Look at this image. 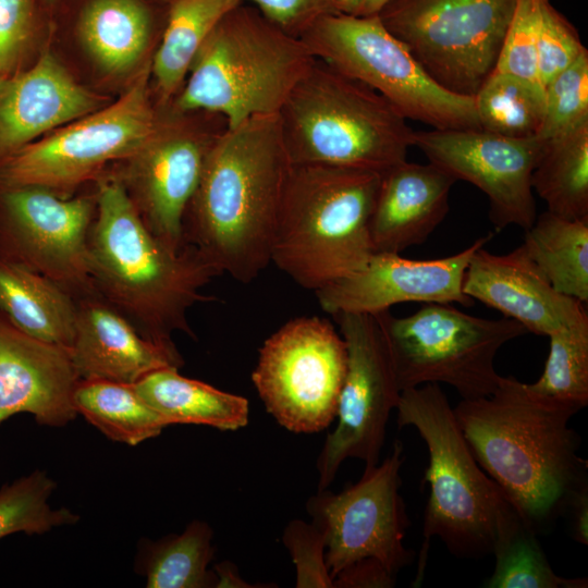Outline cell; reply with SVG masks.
<instances>
[{
  "mask_svg": "<svg viewBox=\"0 0 588 588\" xmlns=\"http://www.w3.org/2000/svg\"><path fill=\"white\" fill-rule=\"evenodd\" d=\"M32 27V0H0V81L17 72Z\"/></svg>",
  "mask_w": 588,
  "mask_h": 588,
  "instance_id": "obj_40",
  "label": "cell"
},
{
  "mask_svg": "<svg viewBox=\"0 0 588 588\" xmlns=\"http://www.w3.org/2000/svg\"><path fill=\"white\" fill-rule=\"evenodd\" d=\"M495 565L487 588H587V578H565L551 567L536 532L517 518L498 538Z\"/></svg>",
  "mask_w": 588,
  "mask_h": 588,
  "instance_id": "obj_33",
  "label": "cell"
},
{
  "mask_svg": "<svg viewBox=\"0 0 588 588\" xmlns=\"http://www.w3.org/2000/svg\"><path fill=\"white\" fill-rule=\"evenodd\" d=\"M474 103L482 131L513 138L541 131L546 93L538 81L493 71L474 95Z\"/></svg>",
  "mask_w": 588,
  "mask_h": 588,
  "instance_id": "obj_32",
  "label": "cell"
},
{
  "mask_svg": "<svg viewBox=\"0 0 588 588\" xmlns=\"http://www.w3.org/2000/svg\"><path fill=\"white\" fill-rule=\"evenodd\" d=\"M463 292L538 335L588 324L585 304L558 292L522 244L505 255L492 254L485 246L475 250L464 273Z\"/></svg>",
  "mask_w": 588,
  "mask_h": 588,
  "instance_id": "obj_19",
  "label": "cell"
},
{
  "mask_svg": "<svg viewBox=\"0 0 588 588\" xmlns=\"http://www.w3.org/2000/svg\"><path fill=\"white\" fill-rule=\"evenodd\" d=\"M346 367V344L332 323L299 317L264 342L252 381L279 425L315 433L336 418Z\"/></svg>",
  "mask_w": 588,
  "mask_h": 588,
  "instance_id": "obj_12",
  "label": "cell"
},
{
  "mask_svg": "<svg viewBox=\"0 0 588 588\" xmlns=\"http://www.w3.org/2000/svg\"><path fill=\"white\" fill-rule=\"evenodd\" d=\"M54 489L56 482L42 470L4 485L0 489V539L15 532L40 535L75 524L77 514L48 503Z\"/></svg>",
  "mask_w": 588,
  "mask_h": 588,
  "instance_id": "obj_34",
  "label": "cell"
},
{
  "mask_svg": "<svg viewBox=\"0 0 588 588\" xmlns=\"http://www.w3.org/2000/svg\"><path fill=\"white\" fill-rule=\"evenodd\" d=\"M546 109L538 136L549 139L588 123V50L546 87Z\"/></svg>",
  "mask_w": 588,
  "mask_h": 588,
  "instance_id": "obj_36",
  "label": "cell"
},
{
  "mask_svg": "<svg viewBox=\"0 0 588 588\" xmlns=\"http://www.w3.org/2000/svg\"><path fill=\"white\" fill-rule=\"evenodd\" d=\"M134 387L170 426L187 424L236 430L248 422L246 397L186 378L176 367L155 370Z\"/></svg>",
  "mask_w": 588,
  "mask_h": 588,
  "instance_id": "obj_25",
  "label": "cell"
},
{
  "mask_svg": "<svg viewBox=\"0 0 588 588\" xmlns=\"http://www.w3.org/2000/svg\"><path fill=\"white\" fill-rule=\"evenodd\" d=\"M403 445L395 441L380 464L339 493L318 490L307 501L313 523L323 532L326 563L333 579L352 563L375 558L396 576L415 558L403 541L409 519L400 494Z\"/></svg>",
  "mask_w": 588,
  "mask_h": 588,
  "instance_id": "obj_13",
  "label": "cell"
},
{
  "mask_svg": "<svg viewBox=\"0 0 588 588\" xmlns=\"http://www.w3.org/2000/svg\"><path fill=\"white\" fill-rule=\"evenodd\" d=\"M413 146L455 181L479 188L489 200L497 231L527 230L537 212L531 174L544 146L540 136L513 138L482 130H430L414 133Z\"/></svg>",
  "mask_w": 588,
  "mask_h": 588,
  "instance_id": "obj_16",
  "label": "cell"
},
{
  "mask_svg": "<svg viewBox=\"0 0 588 588\" xmlns=\"http://www.w3.org/2000/svg\"><path fill=\"white\" fill-rule=\"evenodd\" d=\"M382 330L401 392L444 383L462 400L488 396L502 376L494 368L499 350L527 332L518 321L489 319L449 303H426L414 314L373 315Z\"/></svg>",
  "mask_w": 588,
  "mask_h": 588,
  "instance_id": "obj_9",
  "label": "cell"
},
{
  "mask_svg": "<svg viewBox=\"0 0 588 588\" xmlns=\"http://www.w3.org/2000/svg\"><path fill=\"white\" fill-rule=\"evenodd\" d=\"M44 1L49 2V3H52V2H54L56 0H44Z\"/></svg>",
  "mask_w": 588,
  "mask_h": 588,
  "instance_id": "obj_46",
  "label": "cell"
},
{
  "mask_svg": "<svg viewBox=\"0 0 588 588\" xmlns=\"http://www.w3.org/2000/svg\"><path fill=\"white\" fill-rule=\"evenodd\" d=\"M213 531L201 520H193L180 535L142 541L136 571L148 588H211L217 575L208 569L213 559Z\"/></svg>",
  "mask_w": 588,
  "mask_h": 588,
  "instance_id": "obj_31",
  "label": "cell"
},
{
  "mask_svg": "<svg viewBox=\"0 0 588 588\" xmlns=\"http://www.w3.org/2000/svg\"><path fill=\"white\" fill-rule=\"evenodd\" d=\"M282 541L296 567L297 588H334L326 563L324 535L316 524L291 520Z\"/></svg>",
  "mask_w": 588,
  "mask_h": 588,
  "instance_id": "obj_39",
  "label": "cell"
},
{
  "mask_svg": "<svg viewBox=\"0 0 588 588\" xmlns=\"http://www.w3.org/2000/svg\"><path fill=\"white\" fill-rule=\"evenodd\" d=\"M540 378L529 389L548 399L583 409L588 404V324L551 333Z\"/></svg>",
  "mask_w": 588,
  "mask_h": 588,
  "instance_id": "obj_35",
  "label": "cell"
},
{
  "mask_svg": "<svg viewBox=\"0 0 588 588\" xmlns=\"http://www.w3.org/2000/svg\"><path fill=\"white\" fill-rule=\"evenodd\" d=\"M95 213L96 197L0 187V255L49 278L75 299L95 295L88 260Z\"/></svg>",
  "mask_w": 588,
  "mask_h": 588,
  "instance_id": "obj_15",
  "label": "cell"
},
{
  "mask_svg": "<svg viewBox=\"0 0 588 588\" xmlns=\"http://www.w3.org/2000/svg\"><path fill=\"white\" fill-rule=\"evenodd\" d=\"M243 0H172L161 41L150 62L162 103L176 96L213 28Z\"/></svg>",
  "mask_w": 588,
  "mask_h": 588,
  "instance_id": "obj_27",
  "label": "cell"
},
{
  "mask_svg": "<svg viewBox=\"0 0 588 588\" xmlns=\"http://www.w3.org/2000/svg\"><path fill=\"white\" fill-rule=\"evenodd\" d=\"M299 38L316 59L371 87L406 120L437 130H481L474 96L440 86L377 14H327Z\"/></svg>",
  "mask_w": 588,
  "mask_h": 588,
  "instance_id": "obj_8",
  "label": "cell"
},
{
  "mask_svg": "<svg viewBox=\"0 0 588 588\" xmlns=\"http://www.w3.org/2000/svg\"><path fill=\"white\" fill-rule=\"evenodd\" d=\"M189 115L191 111L176 110L175 121L160 119L151 140L125 159L126 171L122 175L113 174L124 186L144 225L174 252L185 246L183 220L206 158L228 128L223 121L200 130L189 123Z\"/></svg>",
  "mask_w": 588,
  "mask_h": 588,
  "instance_id": "obj_17",
  "label": "cell"
},
{
  "mask_svg": "<svg viewBox=\"0 0 588 588\" xmlns=\"http://www.w3.org/2000/svg\"><path fill=\"white\" fill-rule=\"evenodd\" d=\"M492 237L493 233H489L467 248L437 259L373 253L359 269L315 293L320 307L332 316L375 315L403 303H457L470 307L475 301L463 292L464 273L475 250Z\"/></svg>",
  "mask_w": 588,
  "mask_h": 588,
  "instance_id": "obj_18",
  "label": "cell"
},
{
  "mask_svg": "<svg viewBox=\"0 0 588 588\" xmlns=\"http://www.w3.org/2000/svg\"><path fill=\"white\" fill-rule=\"evenodd\" d=\"M292 164L383 173L406 160L414 133L379 93L316 59L280 109Z\"/></svg>",
  "mask_w": 588,
  "mask_h": 588,
  "instance_id": "obj_7",
  "label": "cell"
},
{
  "mask_svg": "<svg viewBox=\"0 0 588 588\" xmlns=\"http://www.w3.org/2000/svg\"><path fill=\"white\" fill-rule=\"evenodd\" d=\"M291 167L278 114L228 127L211 147L187 206L184 244L220 274L254 281L271 264Z\"/></svg>",
  "mask_w": 588,
  "mask_h": 588,
  "instance_id": "obj_2",
  "label": "cell"
},
{
  "mask_svg": "<svg viewBox=\"0 0 588 588\" xmlns=\"http://www.w3.org/2000/svg\"><path fill=\"white\" fill-rule=\"evenodd\" d=\"M579 411L512 376L502 377L492 394L462 400L453 408L477 463L536 534L587 485V461L578 455L579 437L569 427Z\"/></svg>",
  "mask_w": 588,
  "mask_h": 588,
  "instance_id": "obj_1",
  "label": "cell"
},
{
  "mask_svg": "<svg viewBox=\"0 0 588 588\" xmlns=\"http://www.w3.org/2000/svg\"><path fill=\"white\" fill-rule=\"evenodd\" d=\"M95 197L88 260L96 294L144 338L177 350L173 334L195 338L187 313L208 301L201 290L219 271L194 247L174 252L154 236L113 174L97 177Z\"/></svg>",
  "mask_w": 588,
  "mask_h": 588,
  "instance_id": "obj_3",
  "label": "cell"
},
{
  "mask_svg": "<svg viewBox=\"0 0 588 588\" xmlns=\"http://www.w3.org/2000/svg\"><path fill=\"white\" fill-rule=\"evenodd\" d=\"M79 380L69 348L29 335L0 310V424L28 413L44 426L68 425Z\"/></svg>",
  "mask_w": 588,
  "mask_h": 588,
  "instance_id": "obj_20",
  "label": "cell"
},
{
  "mask_svg": "<svg viewBox=\"0 0 588 588\" xmlns=\"http://www.w3.org/2000/svg\"><path fill=\"white\" fill-rule=\"evenodd\" d=\"M217 575L216 588H250L255 587L246 583L237 573L235 565L230 562H221L213 568Z\"/></svg>",
  "mask_w": 588,
  "mask_h": 588,
  "instance_id": "obj_44",
  "label": "cell"
},
{
  "mask_svg": "<svg viewBox=\"0 0 588 588\" xmlns=\"http://www.w3.org/2000/svg\"><path fill=\"white\" fill-rule=\"evenodd\" d=\"M397 426L414 427L429 452L426 504L416 583L422 577L431 538L437 537L458 559L492 554L499 536L520 515L499 485L474 457L440 384L403 390Z\"/></svg>",
  "mask_w": 588,
  "mask_h": 588,
  "instance_id": "obj_4",
  "label": "cell"
},
{
  "mask_svg": "<svg viewBox=\"0 0 588 588\" xmlns=\"http://www.w3.org/2000/svg\"><path fill=\"white\" fill-rule=\"evenodd\" d=\"M585 51L587 49L572 23L550 0H541L537 41V74L540 84L546 87Z\"/></svg>",
  "mask_w": 588,
  "mask_h": 588,
  "instance_id": "obj_37",
  "label": "cell"
},
{
  "mask_svg": "<svg viewBox=\"0 0 588 588\" xmlns=\"http://www.w3.org/2000/svg\"><path fill=\"white\" fill-rule=\"evenodd\" d=\"M571 513L573 538L581 544L588 543V488H579L572 497L567 509Z\"/></svg>",
  "mask_w": 588,
  "mask_h": 588,
  "instance_id": "obj_43",
  "label": "cell"
},
{
  "mask_svg": "<svg viewBox=\"0 0 588 588\" xmlns=\"http://www.w3.org/2000/svg\"><path fill=\"white\" fill-rule=\"evenodd\" d=\"M395 577L375 558L358 560L343 568L334 578V588H391Z\"/></svg>",
  "mask_w": 588,
  "mask_h": 588,
  "instance_id": "obj_42",
  "label": "cell"
},
{
  "mask_svg": "<svg viewBox=\"0 0 588 588\" xmlns=\"http://www.w3.org/2000/svg\"><path fill=\"white\" fill-rule=\"evenodd\" d=\"M149 76L150 62L117 101L16 151L0 164V187L39 186L69 197L109 163L136 155L160 121L149 99Z\"/></svg>",
  "mask_w": 588,
  "mask_h": 588,
  "instance_id": "obj_10",
  "label": "cell"
},
{
  "mask_svg": "<svg viewBox=\"0 0 588 588\" xmlns=\"http://www.w3.org/2000/svg\"><path fill=\"white\" fill-rule=\"evenodd\" d=\"M76 302L77 318L70 354L82 380L135 384L160 368L183 366L177 350L144 338L99 295Z\"/></svg>",
  "mask_w": 588,
  "mask_h": 588,
  "instance_id": "obj_22",
  "label": "cell"
},
{
  "mask_svg": "<svg viewBox=\"0 0 588 588\" xmlns=\"http://www.w3.org/2000/svg\"><path fill=\"white\" fill-rule=\"evenodd\" d=\"M332 317L346 344L347 367L339 399L338 424L326 438L317 460L318 490L331 485L346 458L363 461L365 468L379 463L387 422L401 395L376 317L355 313Z\"/></svg>",
  "mask_w": 588,
  "mask_h": 588,
  "instance_id": "obj_14",
  "label": "cell"
},
{
  "mask_svg": "<svg viewBox=\"0 0 588 588\" xmlns=\"http://www.w3.org/2000/svg\"><path fill=\"white\" fill-rule=\"evenodd\" d=\"M560 293L588 302V221L549 212L537 216L522 243Z\"/></svg>",
  "mask_w": 588,
  "mask_h": 588,
  "instance_id": "obj_28",
  "label": "cell"
},
{
  "mask_svg": "<svg viewBox=\"0 0 588 588\" xmlns=\"http://www.w3.org/2000/svg\"><path fill=\"white\" fill-rule=\"evenodd\" d=\"M540 9L541 0H516L494 71L538 81Z\"/></svg>",
  "mask_w": 588,
  "mask_h": 588,
  "instance_id": "obj_38",
  "label": "cell"
},
{
  "mask_svg": "<svg viewBox=\"0 0 588 588\" xmlns=\"http://www.w3.org/2000/svg\"><path fill=\"white\" fill-rule=\"evenodd\" d=\"M151 30L150 13L140 0H90L77 24L85 50L110 74L125 73L140 62Z\"/></svg>",
  "mask_w": 588,
  "mask_h": 588,
  "instance_id": "obj_26",
  "label": "cell"
},
{
  "mask_svg": "<svg viewBox=\"0 0 588 588\" xmlns=\"http://www.w3.org/2000/svg\"><path fill=\"white\" fill-rule=\"evenodd\" d=\"M98 99L50 52L0 81V164L40 135L93 111Z\"/></svg>",
  "mask_w": 588,
  "mask_h": 588,
  "instance_id": "obj_21",
  "label": "cell"
},
{
  "mask_svg": "<svg viewBox=\"0 0 588 588\" xmlns=\"http://www.w3.org/2000/svg\"><path fill=\"white\" fill-rule=\"evenodd\" d=\"M531 186L549 212L588 221V123L544 139Z\"/></svg>",
  "mask_w": 588,
  "mask_h": 588,
  "instance_id": "obj_29",
  "label": "cell"
},
{
  "mask_svg": "<svg viewBox=\"0 0 588 588\" xmlns=\"http://www.w3.org/2000/svg\"><path fill=\"white\" fill-rule=\"evenodd\" d=\"M455 182L430 162L405 160L383 172L370 219L373 253L422 244L445 219Z\"/></svg>",
  "mask_w": 588,
  "mask_h": 588,
  "instance_id": "obj_23",
  "label": "cell"
},
{
  "mask_svg": "<svg viewBox=\"0 0 588 588\" xmlns=\"http://www.w3.org/2000/svg\"><path fill=\"white\" fill-rule=\"evenodd\" d=\"M516 0H388L377 13L428 75L474 96L494 71Z\"/></svg>",
  "mask_w": 588,
  "mask_h": 588,
  "instance_id": "obj_11",
  "label": "cell"
},
{
  "mask_svg": "<svg viewBox=\"0 0 588 588\" xmlns=\"http://www.w3.org/2000/svg\"><path fill=\"white\" fill-rule=\"evenodd\" d=\"M77 415L107 438L137 445L170 426L137 392L134 384L106 380H79L73 392Z\"/></svg>",
  "mask_w": 588,
  "mask_h": 588,
  "instance_id": "obj_30",
  "label": "cell"
},
{
  "mask_svg": "<svg viewBox=\"0 0 588 588\" xmlns=\"http://www.w3.org/2000/svg\"><path fill=\"white\" fill-rule=\"evenodd\" d=\"M388 0H364L360 16L375 15Z\"/></svg>",
  "mask_w": 588,
  "mask_h": 588,
  "instance_id": "obj_45",
  "label": "cell"
},
{
  "mask_svg": "<svg viewBox=\"0 0 588 588\" xmlns=\"http://www.w3.org/2000/svg\"><path fill=\"white\" fill-rule=\"evenodd\" d=\"M315 60L299 37L242 2L199 49L173 108L220 114L228 127L278 114Z\"/></svg>",
  "mask_w": 588,
  "mask_h": 588,
  "instance_id": "obj_6",
  "label": "cell"
},
{
  "mask_svg": "<svg viewBox=\"0 0 588 588\" xmlns=\"http://www.w3.org/2000/svg\"><path fill=\"white\" fill-rule=\"evenodd\" d=\"M381 173L292 164L271 262L318 291L359 269L373 254L370 219Z\"/></svg>",
  "mask_w": 588,
  "mask_h": 588,
  "instance_id": "obj_5",
  "label": "cell"
},
{
  "mask_svg": "<svg viewBox=\"0 0 588 588\" xmlns=\"http://www.w3.org/2000/svg\"><path fill=\"white\" fill-rule=\"evenodd\" d=\"M286 33L299 37L327 14H335L333 0H243Z\"/></svg>",
  "mask_w": 588,
  "mask_h": 588,
  "instance_id": "obj_41",
  "label": "cell"
},
{
  "mask_svg": "<svg viewBox=\"0 0 588 588\" xmlns=\"http://www.w3.org/2000/svg\"><path fill=\"white\" fill-rule=\"evenodd\" d=\"M0 310L21 330L71 348L77 302L61 285L0 255Z\"/></svg>",
  "mask_w": 588,
  "mask_h": 588,
  "instance_id": "obj_24",
  "label": "cell"
}]
</instances>
